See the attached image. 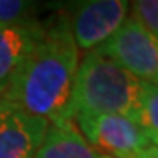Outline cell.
Masks as SVG:
<instances>
[{
	"instance_id": "obj_8",
	"label": "cell",
	"mask_w": 158,
	"mask_h": 158,
	"mask_svg": "<svg viewBox=\"0 0 158 158\" xmlns=\"http://www.w3.org/2000/svg\"><path fill=\"white\" fill-rule=\"evenodd\" d=\"M34 158H106L85 140L73 119L48 123L45 137Z\"/></svg>"
},
{
	"instance_id": "obj_12",
	"label": "cell",
	"mask_w": 158,
	"mask_h": 158,
	"mask_svg": "<svg viewBox=\"0 0 158 158\" xmlns=\"http://www.w3.org/2000/svg\"><path fill=\"white\" fill-rule=\"evenodd\" d=\"M16 108H18V106L13 103L11 100H8L3 95H0V123H2V121L8 116L11 111H15Z\"/></svg>"
},
{
	"instance_id": "obj_16",
	"label": "cell",
	"mask_w": 158,
	"mask_h": 158,
	"mask_svg": "<svg viewBox=\"0 0 158 158\" xmlns=\"http://www.w3.org/2000/svg\"><path fill=\"white\" fill-rule=\"evenodd\" d=\"M156 147H158V145H156Z\"/></svg>"
},
{
	"instance_id": "obj_4",
	"label": "cell",
	"mask_w": 158,
	"mask_h": 158,
	"mask_svg": "<svg viewBox=\"0 0 158 158\" xmlns=\"http://www.w3.org/2000/svg\"><path fill=\"white\" fill-rule=\"evenodd\" d=\"M97 48L137 79L158 85V39L135 15L126 16L114 34Z\"/></svg>"
},
{
	"instance_id": "obj_13",
	"label": "cell",
	"mask_w": 158,
	"mask_h": 158,
	"mask_svg": "<svg viewBox=\"0 0 158 158\" xmlns=\"http://www.w3.org/2000/svg\"><path fill=\"white\" fill-rule=\"evenodd\" d=\"M135 158H158V147L156 145H150L145 150H142Z\"/></svg>"
},
{
	"instance_id": "obj_10",
	"label": "cell",
	"mask_w": 158,
	"mask_h": 158,
	"mask_svg": "<svg viewBox=\"0 0 158 158\" xmlns=\"http://www.w3.org/2000/svg\"><path fill=\"white\" fill-rule=\"evenodd\" d=\"M35 0H0V24L18 23L31 18Z\"/></svg>"
},
{
	"instance_id": "obj_11",
	"label": "cell",
	"mask_w": 158,
	"mask_h": 158,
	"mask_svg": "<svg viewBox=\"0 0 158 158\" xmlns=\"http://www.w3.org/2000/svg\"><path fill=\"white\" fill-rule=\"evenodd\" d=\"M134 15L158 39V0H135Z\"/></svg>"
},
{
	"instance_id": "obj_6",
	"label": "cell",
	"mask_w": 158,
	"mask_h": 158,
	"mask_svg": "<svg viewBox=\"0 0 158 158\" xmlns=\"http://www.w3.org/2000/svg\"><path fill=\"white\" fill-rule=\"evenodd\" d=\"M44 34V23L27 18L18 23L0 24V94L18 74Z\"/></svg>"
},
{
	"instance_id": "obj_7",
	"label": "cell",
	"mask_w": 158,
	"mask_h": 158,
	"mask_svg": "<svg viewBox=\"0 0 158 158\" xmlns=\"http://www.w3.org/2000/svg\"><path fill=\"white\" fill-rule=\"evenodd\" d=\"M48 121L16 108L0 123V158H34Z\"/></svg>"
},
{
	"instance_id": "obj_5",
	"label": "cell",
	"mask_w": 158,
	"mask_h": 158,
	"mask_svg": "<svg viewBox=\"0 0 158 158\" xmlns=\"http://www.w3.org/2000/svg\"><path fill=\"white\" fill-rule=\"evenodd\" d=\"M129 0H74L69 26L79 50L90 52L110 39L127 16Z\"/></svg>"
},
{
	"instance_id": "obj_9",
	"label": "cell",
	"mask_w": 158,
	"mask_h": 158,
	"mask_svg": "<svg viewBox=\"0 0 158 158\" xmlns=\"http://www.w3.org/2000/svg\"><path fill=\"white\" fill-rule=\"evenodd\" d=\"M137 124L145 131L153 145H158V85L155 84L143 81L140 84Z\"/></svg>"
},
{
	"instance_id": "obj_14",
	"label": "cell",
	"mask_w": 158,
	"mask_h": 158,
	"mask_svg": "<svg viewBox=\"0 0 158 158\" xmlns=\"http://www.w3.org/2000/svg\"><path fill=\"white\" fill-rule=\"evenodd\" d=\"M106 158H110V156H106Z\"/></svg>"
},
{
	"instance_id": "obj_3",
	"label": "cell",
	"mask_w": 158,
	"mask_h": 158,
	"mask_svg": "<svg viewBox=\"0 0 158 158\" xmlns=\"http://www.w3.org/2000/svg\"><path fill=\"white\" fill-rule=\"evenodd\" d=\"M73 121L85 140L110 158H135L142 150L153 145L135 121L121 114L79 111Z\"/></svg>"
},
{
	"instance_id": "obj_15",
	"label": "cell",
	"mask_w": 158,
	"mask_h": 158,
	"mask_svg": "<svg viewBox=\"0 0 158 158\" xmlns=\"http://www.w3.org/2000/svg\"><path fill=\"white\" fill-rule=\"evenodd\" d=\"M0 95H2V94H0Z\"/></svg>"
},
{
	"instance_id": "obj_1",
	"label": "cell",
	"mask_w": 158,
	"mask_h": 158,
	"mask_svg": "<svg viewBox=\"0 0 158 158\" xmlns=\"http://www.w3.org/2000/svg\"><path fill=\"white\" fill-rule=\"evenodd\" d=\"M79 48L66 13L58 11L44 23V34L29 58L3 92L26 113L48 123L64 119L74 87Z\"/></svg>"
},
{
	"instance_id": "obj_2",
	"label": "cell",
	"mask_w": 158,
	"mask_h": 158,
	"mask_svg": "<svg viewBox=\"0 0 158 158\" xmlns=\"http://www.w3.org/2000/svg\"><path fill=\"white\" fill-rule=\"evenodd\" d=\"M142 81L131 74L111 56L94 48L77 66L74 87L64 119L79 111L111 113L137 123Z\"/></svg>"
}]
</instances>
